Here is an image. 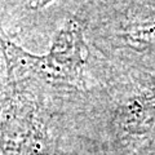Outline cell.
Here are the masks:
<instances>
[{"label":"cell","mask_w":155,"mask_h":155,"mask_svg":"<svg viewBox=\"0 0 155 155\" xmlns=\"http://www.w3.org/2000/svg\"><path fill=\"white\" fill-rule=\"evenodd\" d=\"M49 2H52V0H28V3H30V7L34 8V9L43 8L44 5H47Z\"/></svg>","instance_id":"obj_1"}]
</instances>
